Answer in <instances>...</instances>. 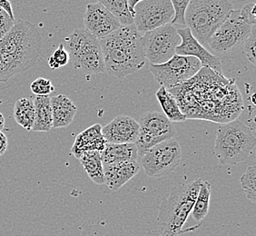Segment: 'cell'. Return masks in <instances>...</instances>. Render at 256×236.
I'll return each mask as SVG.
<instances>
[{"label":"cell","instance_id":"83f0119b","mask_svg":"<svg viewBox=\"0 0 256 236\" xmlns=\"http://www.w3.org/2000/svg\"><path fill=\"white\" fill-rule=\"evenodd\" d=\"M31 91L36 94V96H48L50 94L54 92V86L50 79L40 78L32 82L30 86Z\"/></svg>","mask_w":256,"mask_h":236},{"label":"cell","instance_id":"5bb4252c","mask_svg":"<svg viewBox=\"0 0 256 236\" xmlns=\"http://www.w3.org/2000/svg\"><path fill=\"white\" fill-rule=\"evenodd\" d=\"M84 26V30L98 40H103L121 28L118 21L99 2L86 6Z\"/></svg>","mask_w":256,"mask_h":236},{"label":"cell","instance_id":"7402d4cb","mask_svg":"<svg viewBox=\"0 0 256 236\" xmlns=\"http://www.w3.org/2000/svg\"><path fill=\"white\" fill-rule=\"evenodd\" d=\"M89 178L96 184H104L103 162L101 160V152H88L79 158Z\"/></svg>","mask_w":256,"mask_h":236},{"label":"cell","instance_id":"9c48e42d","mask_svg":"<svg viewBox=\"0 0 256 236\" xmlns=\"http://www.w3.org/2000/svg\"><path fill=\"white\" fill-rule=\"evenodd\" d=\"M138 123L140 133L134 143L138 148V159L150 148L174 138L176 133L174 124L164 114L156 111L144 114Z\"/></svg>","mask_w":256,"mask_h":236},{"label":"cell","instance_id":"7a4b0ae2","mask_svg":"<svg viewBox=\"0 0 256 236\" xmlns=\"http://www.w3.org/2000/svg\"><path fill=\"white\" fill-rule=\"evenodd\" d=\"M99 42L104 69L114 78H124L144 66L142 34L134 26H121Z\"/></svg>","mask_w":256,"mask_h":236},{"label":"cell","instance_id":"e0dca14e","mask_svg":"<svg viewBox=\"0 0 256 236\" xmlns=\"http://www.w3.org/2000/svg\"><path fill=\"white\" fill-rule=\"evenodd\" d=\"M106 144V142L102 134V126L96 124L79 134L74 140L71 152L79 159L86 152H102Z\"/></svg>","mask_w":256,"mask_h":236},{"label":"cell","instance_id":"f546056e","mask_svg":"<svg viewBox=\"0 0 256 236\" xmlns=\"http://www.w3.org/2000/svg\"><path fill=\"white\" fill-rule=\"evenodd\" d=\"M256 26H254L252 28L251 33L244 42V54L246 56L248 60L252 64H256Z\"/></svg>","mask_w":256,"mask_h":236},{"label":"cell","instance_id":"4316f807","mask_svg":"<svg viewBox=\"0 0 256 236\" xmlns=\"http://www.w3.org/2000/svg\"><path fill=\"white\" fill-rule=\"evenodd\" d=\"M48 63L50 68L52 69H58L68 64V52L64 48V44H60L58 48L54 50V53L48 58Z\"/></svg>","mask_w":256,"mask_h":236},{"label":"cell","instance_id":"9a60e30c","mask_svg":"<svg viewBox=\"0 0 256 236\" xmlns=\"http://www.w3.org/2000/svg\"><path fill=\"white\" fill-rule=\"evenodd\" d=\"M140 133V126L134 118L118 116L102 126V134L108 144H134Z\"/></svg>","mask_w":256,"mask_h":236},{"label":"cell","instance_id":"e575fe53","mask_svg":"<svg viewBox=\"0 0 256 236\" xmlns=\"http://www.w3.org/2000/svg\"><path fill=\"white\" fill-rule=\"evenodd\" d=\"M4 128H5V118L0 112V132L4 129Z\"/></svg>","mask_w":256,"mask_h":236},{"label":"cell","instance_id":"ac0fdd59","mask_svg":"<svg viewBox=\"0 0 256 236\" xmlns=\"http://www.w3.org/2000/svg\"><path fill=\"white\" fill-rule=\"evenodd\" d=\"M53 128H66L73 122L78 108L74 102L64 94L51 98Z\"/></svg>","mask_w":256,"mask_h":236},{"label":"cell","instance_id":"8fae6325","mask_svg":"<svg viewBox=\"0 0 256 236\" xmlns=\"http://www.w3.org/2000/svg\"><path fill=\"white\" fill-rule=\"evenodd\" d=\"M252 26L247 25L242 20L240 10H234L222 26L212 34L207 46L219 54L232 52L244 44Z\"/></svg>","mask_w":256,"mask_h":236},{"label":"cell","instance_id":"4fadbf2b","mask_svg":"<svg viewBox=\"0 0 256 236\" xmlns=\"http://www.w3.org/2000/svg\"><path fill=\"white\" fill-rule=\"evenodd\" d=\"M178 33L181 38V44L176 50V54L182 56H192L198 59L204 68L214 70L216 73L222 74V63L219 58L212 54L202 46L194 36L188 28H178Z\"/></svg>","mask_w":256,"mask_h":236},{"label":"cell","instance_id":"cb8c5ba5","mask_svg":"<svg viewBox=\"0 0 256 236\" xmlns=\"http://www.w3.org/2000/svg\"><path fill=\"white\" fill-rule=\"evenodd\" d=\"M99 3L108 10L121 26L134 25V16L128 8V0H101Z\"/></svg>","mask_w":256,"mask_h":236},{"label":"cell","instance_id":"1f68e13d","mask_svg":"<svg viewBox=\"0 0 256 236\" xmlns=\"http://www.w3.org/2000/svg\"><path fill=\"white\" fill-rule=\"evenodd\" d=\"M14 24L15 21L11 20L10 16L2 8H0V40H2L6 34L10 32Z\"/></svg>","mask_w":256,"mask_h":236},{"label":"cell","instance_id":"603a6c76","mask_svg":"<svg viewBox=\"0 0 256 236\" xmlns=\"http://www.w3.org/2000/svg\"><path fill=\"white\" fill-rule=\"evenodd\" d=\"M14 118L16 122L26 131H32L34 123V106L33 100L20 98L14 106Z\"/></svg>","mask_w":256,"mask_h":236},{"label":"cell","instance_id":"4dcf8cb0","mask_svg":"<svg viewBox=\"0 0 256 236\" xmlns=\"http://www.w3.org/2000/svg\"><path fill=\"white\" fill-rule=\"evenodd\" d=\"M256 4L254 3H249L240 10V16L242 20H244L247 25H256Z\"/></svg>","mask_w":256,"mask_h":236},{"label":"cell","instance_id":"836d02e7","mask_svg":"<svg viewBox=\"0 0 256 236\" xmlns=\"http://www.w3.org/2000/svg\"><path fill=\"white\" fill-rule=\"evenodd\" d=\"M8 138L5 136V134L0 132V156L5 154L6 149H8Z\"/></svg>","mask_w":256,"mask_h":236},{"label":"cell","instance_id":"2e32d148","mask_svg":"<svg viewBox=\"0 0 256 236\" xmlns=\"http://www.w3.org/2000/svg\"><path fill=\"white\" fill-rule=\"evenodd\" d=\"M103 170L104 184H106L110 190L118 191L136 176L140 170V164L138 161L103 164Z\"/></svg>","mask_w":256,"mask_h":236},{"label":"cell","instance_id":"30bf717a","mask_svg":"<svg viewBox=\"0 0 256 236\" xmlns=\"http://www.w3.org/2000/svg\"><path fill=\"white\" fill-rule=\"evenodd\" d=\"M202 64L192 56L174 54L172 58L162 64H150L149 70L161 86L172 89L192 78L200 72Z\"/></svg>","mask_w":256,"mask_h":236},{"label":"cell","instance_id":"3957f363","mask_svg":"<svg viewBox=\"0 0 256 236\" xmlns=\"http://www.w3.org/2000/svg\"><path fill=\"white\" fill-rule=\"evenodd\" d=\"M202 182L201 179H198L189 184L172 187L168 196L162 200L158 216L161 236H178L197 228L182 230V226L192 212Z\"/></svg>","mask_w":256,"mask_h":236},{"label":"cell","instance_id":"d6986e66","mask_svg":"<svg viewBox=\"0 0 256 236\" xmlns=\"http://www.w3.org/2000/svg\"><path fill=\"white\" fill-rule=\"evenodd\" d=\"M138 148L134 144H108L101 152L103 164L138 161Z\"/></svg>","mask_w":256,"mask_h":236},{"label":"cell","instance_id":"8992f818","mask_svg":"<svg viewBox=\"0 0 256 236\" xmlns=\"http://www.w3.org/2000/svg\"><path fill=\"white\" fill-rule=\"evenodd\" d=\"M69 63L73 68L80 69L88 74H100L104 69L100 42L88 31L74 30L66 38Z\"/></svg>","mask_w":256,"mask_h":236},{"label":"cell","instance_id":"52a82bcc","mask_svg":"<svg viewBox=\"0 0 256 236\" xmlns=\"http://www.w3.org/2000/svg\"><path fill=\"white\" fill-rule=\"evenodd\" d=\"M181 146L176 139H170L144 152L139 164L149 177L168 176L182 162Z\"/></svg>","mask_w":256,"mask_h":236},{"label":"cell","instance_id":"f1b7e54d","mask_svg":"<svg viewBox=\"0 0 256 236\" xmlns=\"http://www.w3.org/2000/svg\"><path fill=\"white\" fill-rule=\"evenodd\" d=\"M171 2H172L174 13L171 24L186 26V13L190 1L189 0H184V1L171 0Z\"/></svg>","mask_w":256,"mask_h":236},{"label":"cell","instance_id":"6da1fadb","mask_svg":"<svg viewBox=\"0 0 256 236\" xmlns=\"http://www.w3.org/2000/svg\"><path fill=\"white\" fill-rule=\"evenodd\" d=\"M42 36L36 26L18 20L0 40V83L31 68L40 58Z\"/></svg>","mask_w":256,"mask_h":236},{"label":"cell","instance_id":"7c38bea8","mask_svg":"<svg viewBox=\"0 0 256 236\" xmlns=\"http://www.w3.org/2000/svg\"><path fill=\"white\" fill-rule=\"evenodd\" d=\"M174 14L171 0H142L134 8V26L144 34L170 24Z\"/></svg>","mask_w":256,"mask_h":236},{"label":"cell","instance_id":"ffe728a7","mask_svg":"<svg viewBox=\"0 0 256 236\" xmlns=\"http://www.w3.org/2000/svg\"><path fill=\"white\" fill-rule=\"evenodd\" d=\"M33 102L34 106V123L32 131L50 132L53 128L51 98L36 96Z\"/></svg>","mask_w":256,"mask_h":236},{"label":"cell","instance_id":"d6a6232c","mask_svg":"<svg viewBox=\"0 0 256 236\" xmlns=\"http://www.w3.org/2000/svg\"><path fill=\"white\" fill-rule=\"evenodd\" d=\"M0 8L5 11L8 15L10 16V18L15 21V16H14V12L12 8V5L10 1L8 0H0Z\"/></svg>","mask_w":256,"mask_h":236},{"label":"cell","instance_id":"d4e9b609","mask_svg":"<svg viewBox=\"0 0 256 236\" xmlns=\"http://www.w3.org/2000/svg\"><path fill=\"white\" fill-rule=\"evenodd\" d=\"M211 184L202 182L196 202L192 209V214L194 221L202 222L208 214L210 198H211Z\"/></svg>","mask_w":256,"mask_h":236},{"label":"cell","instance_id":"44dd1931","mask_svg":"<svg viewBox=\"0 0 256 236\" xmlns=\"http://www.w3.org/2000/svg\"><path fill=\"white\" fill-rule=\"evenodd\" d=\"M156 96L164 111V114L172 123H181L186 120V116L181 111L176 99L169 92V90L161 86L156 93Z\"/></svg>","mask_w":256,"mask_h":236},{"label":"cell","instance_id":"5b68a950","mask_svg":"<svg viewBox=\"0 0 256 236\" xmlns=\"http://www.w3.org/2000/svg\"><path fill=\"white\" fill-rule=\"evenodd\" d=\"M256 144L251 128L234 120L217 129L214 154L222 164H236L251 156Z\"/></svg>","mask_w":256,"mask_h":236},{"label":"cell","instance_id":"484cf974","mask_svg":"<svg viewBox=\"0 0 256 236\" xmlns=\"http://www.w3.org/2000/svg\"><path fill=\"white\" fill-rule=\"evenodd\" d=\"M240 181L247 198L252 202H256V166L254 164L248 166Z\"/></svg>","mask_w":256,"mask_h":236},{"label":"cell","instance_id":"ba28073f","mask_svg":"<svg viewBox=\"0 0 256 236\" xmlns=\"http://www.w3.org/2000/svg\"><path fill=\"white\" fill-rule=\"evenodd\" d=\"M180 44L178 28L171 23L142 34L144 53L150 64H162L169 61Z\"/></svg>","mask_w":256,"mask_h":236},{"label":"cell","instance_id":"277c9868","mask_svg":"<svg viewBox=\"0 0 256 236\" xmlns=\"http://www.w3.org/2000/svg\"><path fill=\"white\" fill-rule=\"evenodd\" d=\"M232 10L231 1L191 0L186 13V26L202 46H207Z\"/></svg>","mask_w":256,"mask_h":236}]
</instances>
